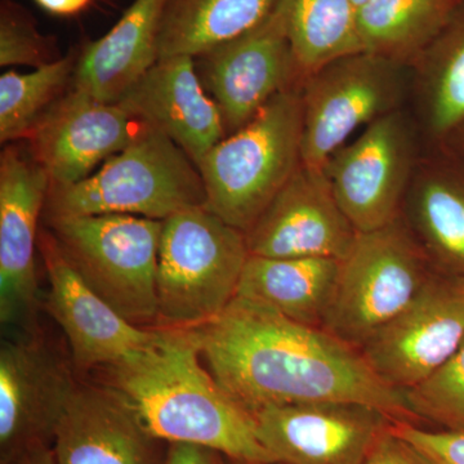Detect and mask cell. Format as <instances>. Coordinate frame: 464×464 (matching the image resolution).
Wrapping results in <instances>:
<instances>
[{"instance_id": "15", "label": "cell", "mask_w": 464, "mask_h": 464, "mask_svg": "<svg viewBox=\"0 0 464 464\" xmlns=\"http://www.w3.org/2000/svg\"><path fill=\"white\" fill-rule=\"evenodd\" d=\"M140 124L118 102L72 87L34 127L26 145L51 186L74 185L132 141Z\"/></svg>"}, {"instance_id": "7", "label": "cell", "mask_w": 464, "mask_h": 464, "mask_svg": "<svg viewBox=\"0 0 464 464\" xmlns=\"http://www.w3.org/2000/svg\"><path fill=\"white\" fill-rule=\"evenodd\" d=\"M433 270L401 216L377 230L359 232L341 259L323 328L362 348L413 301Z\"/></svg>"}, {"instance_id": "1", "label": "cell", "mask_w": 464, "mask_h": 464, "mask_svg": "<svg viewBox=\"0 0 464 464\" xmlns=\"http://www.w3.org/2000/svg\"><path fill=\"white\" fill-rule=\"evenodd\" d=\"M194 331L208 371L250 413L266 406L353 402L413 423L404 393L374 373L360 348L320 326L235 297Z\"/></svg>"}, {"instance_id": "5", "label": "cell", "mask_w": 464, "mask_h": 464, "mask_svg": "<svg viewBox=\"0 0 464 464\" xmlns=\"http://www.w3.org/2000/svg\"><path fill=\"white\" fill-rule=\"evenodd\" d=\"M250 253L246 232L207 207L163 221L158 255V328H197L237 295Z\"/></svg>"}, {"instance_id": "18", "label": "cell", "mask_w": 464, "mask_h": 464, "mask_svg": "<svg viewBox=\"0 0 464 464\" xmlns=\"http://www.w3.org/2000/svg\"><path fill=\"white\" fill-rule=\"evenodd\" d=\"M118 103L140 123L169 137L197 167L226 137L221 111L191 56L159 58Z\"/></svg>"}, {"instance_id": "32", "label": "cell", "mask_w": 464, "mask_h": 464, "mask_svg": "<svg viewBox=\"0 0 464 464\" xmlns=\"http://www.w3.org/2000/svg\"><path fill=\"white\" fill-rule=\"evenodd\" d=\"M216 451L192 444H170L161 464H219Z\"/></svg>"}, {"instance_id": "8", "label": "cell", "mask_w": 464, "mask_h": 464, "mask_svg": "<svg viewBox=\"0 0 464 464\" xmlns=\"http://www.w3.org/2000/svg\"><path fill=\"white\" fill-rule=\"evenodd\" d=\"M411 67L359 51L335 58L302 90V166L324 169L359 128L409 108Z\"/></svg>"}, {"instance_id": "30", "label": "cell", "mask_w": 464, "mask_h": 464, "mask_svg": "<svg viewBox=\"0 0 464 464\" xmlns=\"http://www.w3.org/2000/svg\"><path fill=\"white\" fill-rule=\"evenodd\" d=\"M392 429L431 464H464V432L429 431L411 422H392Z\"/></svg>"}, {"instance_id": "36", "label": "cell", "mask_w": 464, "mask_h": 464, "mask_svg": "<svg viewBox=\"0 0 464 464\" xmlns=\"http://www.w3.org/2000/svg\"><path fill=\"white\" fill-rule=\"evenodd\" d=\"M234 464H282L277 462H243V460H234Z\"/></svg>"}, {"instance_id": "33", "label": "cell", "mask_w": 464, "mask_h": 464, "mask_svg": "<svg viewBox=\"0 0 464 464\" xmlns=\"http://www.w3.org/2000/svg\"><path fill=\"white\" fill-rule=\"evenodd\" d=\"M42 9L57 17H74L83 14L94 0H34Z\"/></svg>"}, {"instance_id": "25", "label": "cell", "mask_w": 464, "mask_h": 464, "mask_svg": "<svg viewBox=\"0 0 464 464\" xmlns=\"http://www.w3.org/2000/svg\"><path fill=\"white\" fill-rule=\"evenodd\" d=\"M459 0H366L357 8L364 51L413 67Z\"/></svg>"}, {"instance_id": "35", "label": "cell", "mask_w": 464, "mask_h": 464, "mask_svg": "<svg viewBox=\"0 0 464 464\" xmlns=\"http://www.w3.org/2000/svg\"><path fill=\"white\" fill-rule=\"evenodd\" d=\"M440 149L448 150V151L464 167V128H462L459 132L454 134L453 139H451L444 148Z\"/></svg>"}, {"instance_id": "34", "label": "cell", "mask_w": 464, "mask_h": 464, "mask_svg": "<svg viewBox=\"0 0 464 464\" xmlns=\"http://www.w3.org/2000/svg\"><path fill=\"white\" fill-rule=\"evenodd\" d=\"M5 464H56L50 444L41 442L18 453Z\"/></svg>"}, {"instance_id": "31", "label": "cell", "mask_w": 464, "mask_h": 464, "mask_svg": "<svg viewBox=\"0 0 464 464\" xmlns=\"http://www.w3.org/2000/svg\"><path fill=\"white\" fill-rule=\"evenodd\" d=\"M362 464H431L420 451L392 429L381 433Z\"/></svg>"}, {"instance_id": "2", "label": "cell", "mask_w": 464, "mask_h": 464, "mask_svg": "<svg viewBox=\"0 0 464 464\" xmlns=\"http://www.w3.org/2000/svg\"><path fill=\"white\" fill-rule=\"evenodd\" d=\"M150 436L192 444L243 462H274L255 418L203 365L194 328H155L151 342L121 364L101 369Z\"/></svg>"}, {"instance_id": "19", "label": "cell", "mask_w": 464, "mask_h": 464, "mask_svg": "<svg viewBox=\"0 0 464 464\" xmlns=\"http://www.w3.org/2000/svg\"><path fill=\"white\" fill-rule=\"evenodd\" d=\"M155 439L112 391L79 384L52 431L56 464H158Z\"/></svg>"}, {"instance_id": "11", "label": "cell", "mask_w": 464, "mask_h": 464, "mask_svg": "<svg viewBox=\"0 0 464 464\" xmlns=\"http://www.w3.org/2000/svg\"><path fill=\"white\" fill-rule=\"evenodd\" d=\"M195 60L201 83L221 111L226 136L248 124L277 94L304 85L283 0L261 25Z\"/></svg>"}, {"instance_id": "22", "label": "cell", "mask_w": 464, "mask_h": 464, "mask_svg": "<svg viewBox=\"0 0 464 464\" xmlns=\"http://www.w3.org/2000/svg\"><path fill=\"white\" fill-rule=\"evenodd\" d=\"M411 72L409 110L424 148H444L464 128V0Z\"/></svg>"}, {"instance_id": "20", "label": "cell", "mask_w": 464, "mask_h": 464, "mask_svg": "<svg viewBox=\"0 0 464 464\" xmlns=\"http://www.w3.org/2000/svg\"><path fill=\"white\" fill-rule=\"evenodd\" d=\"M401 217L435 270L464 277V167L448 150L424 148Z\"/></svg>"}, {"instance_id": "13", "label": "cell", "mask_w": 464, "mask_h": 464, "mask_svg": "<svg viewBox=\"0 0 464 464\" xmlns=\"http://www.w3.org/2000/svg\"><path fill=\"white\" fill-rule=\"evenodd\" d=\"M259 441L282 464H362L389 415L353 402L266 406L253 411Z\"/></svg>"}, {"instance_id": "6", "label": "cell", "mask_w": 464, "mask_h": 464, "mask_svg": "<svg viewBox=\"0 0 464 464\" xmlns=\"http://www.w3.org/2000/svg\"><path fill=\"white\" fill-rule=\"evenodd\" d=\"M76 273L116 313L158 328V255L163 221L128 215L47 217Z\"/></svg>"}, {"instance_id": "4", "label": "cell", "mask_w": 464, "mask_h": 464, "mask_svg": "<svg viewBox=\"0 0 464 464\" xmlns=\"http://www.w3.org/2000/svg\"><path fill=\"white\" fill-rule=\"evenodd\" d=\"M304 87L277 94L200 161L207 208L248 232L302 164Z\"/></svg>"}, {"instance_id": "21", "label": "cell", "mask_w": 464, "mask_h": 464, "mask_svg": "<svg viewBox=\"0 0 464 464\" xmlns=\"http://www.w3.org/2000/svg\"><path fill=\"white\" fill-rule=\"evenodd\" d=\"M167 0H133L105 35L81 45L72 88L105 102H118L159 60Z\"/></svg>"}, {"instance_id": "3", "label": "cell", "mask_w": 464, "mask_h": 464, "mask_svg": "<svg viewBox=\"0 0 464 464\" xmlns=\"http://www.w3.org/2000/svg\"><path fill=\"white\" fill-rule=\"evenodd\" d=\"M199 168L166 134L140 124L132 141L83 181L51 186L47 217L128 215L164 221L206 207Z\"/></svg>"}, {"instance_id": "29", "label": "cell", "mask_w": 464, "mask_h": 464, "mask_svg": "<svg viewBox=\"0 0 464 464\" xmlns=\"http://www.w3.org/2000/svg\"><path fill=\"white\" fill-rule=\"evenodd\" d=\"M61 57L57 39L43 34L24 5L14 0L0 2V66L38 69Z\"/></svg>"}, {"instance_id": "24", "label": "cell", "mask_w": 464, "mask_h": 464, "mask_svg": "<svg viewBox=\"0 0 464 464\" xmlns=\"http://www.w3.org/2000/svg\"><path fill=\"white\" fill-rule=\"evenodd\" d=\"M280 0H167L159 58L203 56L261 25Z\"/></svg>"}, {"instance_id": "16", "label": "cell", "mask_w": 464, "mask_h": 464, "mask_svg": "<svg viewBox=\"0 0 464 464\" xmlns=\"http://www.w3.org/2000/svg\"><path fill=\"white\" fill-rule=\"evenodd\" d=\"M76 382L35 332L5 341L0 350V449L3 464L52 431Z\"/></svg>"}, {"instance_id": "10", "label": "cell", "mask_w": 464, "mask_h": 464, "mask_svg": "<svg viewBox=\"0 0 464 464\" xmlns=\"http://www.w3.org/2000/svg\"><path fill=\"white\" fill-rule=\"evenodd\" d=\"M464 342V277L433 270L413 301L360 348L384 383L404 391L445 364Z\"/></svg>"}, {"instance_id": "28", "label": "cell", "mask_w": 464, "mask_h": 464, "mask_svg": "<svg viewBox=\"0 0 464 464\" xmlns=\"http://www.w3.org/2000/svg\"><path fill=\"white\" fill-rule=\"evenodd\" d=\"M402 393L415 418L464 432V342L438 371Z\"/></svg>"}, {"instance_id": "26", "label": "cell", "mask_w": 464, "mask_h": 464, "mask_svg": "<svg viewBox=\"0 0 464 464\" xmlns=\"http://www.w3.org/2000/svg\"><path fill=\"white\" fill-rule=\"evenodd\" d=\"M283 5L304 84L335 58L364 51L353 0H283Z\"/></svg>"}, {"instance_id": "9", "label": "cell", "mask_w": 464, "mask_h": 464, "mask_svg": "<svg viewBox=\"0 0 464 464\" xmlns=\"http://www.w3.org/2000/svg\"><path fill=\"white\" fill-rule=\"evenodd\" d=\"M424 143L409 108L378 119L338 150L325 168L333 194L357 232L401 216Z\"/></svg>"}, {"instance_id": "37", "label": "cell", "mask_w": 464, "mask_h": 464, "mask_svg": "<svg viewBox=\"0 0 464 464\" xmlns=\"http://www.w3.org/2000/svg\"><path fill=\"white\" fill-rule=\"evenodd\" d=\"M353 2L355 3L356 8H359L366 0H353Z\"/></svg>"}, {"instance_id": "23", "label": "cell", "mask_w": 464, "mask_h": 464, "mask_svg": "<svg viewBox=\"0 0 464 464\" xmlns=\"http://www.w3.org/2000/svg\"><path fill=\"white\" fill-rule=\"evenodd\" d=\"M340 259L249 256L237 297L249 299L304 325L323 328Z\"/></svg>"}, {"instance_id": "27", "label": "cell", "mask_w": 464, "mask_h": 464, "mask_svg": "<svg viewBox=\"0 0 464 464\" xmlns=\"http://www.w3.org/2000/svg\"><path fill=\"white\" fill-rule=\"evenodd\" d=\"M78 51L33 72L0 76V142L26 141L48 110L72 87Z\"/></svg>"}, {"instance_id": "17", "label": "cell", "mask_w": 464, "mask_h": 464, "mask_svg": "<svg viewBox=\"0 0 464 464\" xmlns=\"http://www.w3.org/2000/svg\"><path fill=\"white\" fill-rule=\"evenodd\" d=\"M39 249L50 282L47 310L66 335L78 368L101 371L148 346L155 328L134 325L97 295L67 261L50 231L39 234Z\"/></svg>"}, {"instance_id": "14", "label": "cell", "mask_w": 464, "mask_h": 464, "mask_svg": "<svg viewBox=\"0 0 464 464\" xmlns=\"http://www.w3.org/2000/svg\"><path fill=\"white\" fill-rule=\"evenodd\" d=\"M357 234L324 169L301 164L246 235L250 256L341 261Z\"/></svg>"}, {"instance_id": "12", "label": "cell", "mask_w": 464, "mask_h": 464, "mask_svg": "<svg viewBox=\"0 0 464 464\" xmlns=\"http://www.w3.org/2000/svg\"><path fill=\"white\" fill-rule=\"evenodd\" d=\"M51 179L27 145L9 143L0 155V320L34 332L38 302V222Z\"/></svg>"}]
</instances>
